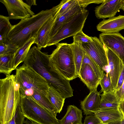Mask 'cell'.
Returning a JSON list of instances; mask_svg holds the SVG:
<instances>
[{"mask_svg": "<svg viewBox=\"0 0 124 124\" xmlns=\"http://www.w3.org/2000/svg\"><path fill=\"white\" fill-rule=\"evenodd\" d=\"M104 46L108 59L112 90L114 92L117 85L124 65L120 59L115 53L108 48Z\"/></svg>", "mask_w": 124, "mask_h": 124, "instance_id": "8fae6325", "label": "cell"}, {"mask_svg": "<svg viewBox=\"0 0 124 124\" xmlns=\"http://www.w3.org/2000/svg\"><path fill=\"white\" fill-rule=\"evenodd\" d=\"M98 31L104 33H118L124 29V15L104 19L97 26Z\"/></svg>", "mask_w": 124, "mask_h": 124, "instance_id": "5bb4252c", "label": "cell"}, {"mask_svg": "<svg viewBox=\"0 0 124 124\" xmlns=\"http://www.w3.org/2000/svg\"><path fill=\"white\" fill-rule=\"evenodd\" d=\"M16 70L15 75L21 96H31L35 92L47 97L49 86L45 78L24 63Z\"/></svg>", "mask_w": 124, "mask_h": 124, "instance_id": "277c9868", "label": "cell"}, {"mask_svg": "<svg viewBox=\"0 0 124 124\" xmlns=\"http://www.w3.org/2000/svg\"><path fill=\"white\" fill-rule=\"evenodd\" d=\"M60 9L43 25L35 37L34 44L39 49L48 46L50 33Z\"/></svg>", "mask_w": 124, "mask_h": 124, "instance_id": "4fadbf2b", "label": "cell"}, {"mask_svg": "<svg viewBox=\"0 0 124 124\" xmlns=\"http://www.w3.org/2000/svg\"><path fill=\"white\" fill-rule=\"evenodd\" d=\"M77 0H64V3L60 10L57 18L68 11L77 2Z\"/></svg>", "mask_w": 124, "mask_h": 124, "instance_id": "4dcf8cb0", "label": "cell"}, {"mask_svg": "<svg viewBox=\"0 0 124 124\" xmlns=\"http://www.w3.org/2000/svg\"><path fill=\"white\" fill-rule=\"evenodd\" d=\"M124 80V65L119 76L117 85L114 92L115 93L121 87Z\"/></svg>", "mask_w": 124, "mask_h": 124, "instance_id": "e575fe53", "label": "cell"}, {"mask_svg": "<svg viewBox=\"0 0 124 124\" xmlns=\"http://www.w3.org/2000/svg\"><path fill=\"white\" fill-rule=\"evenodd\" d=\"M90 42L79 43L85 52L95 62L101 70L109 72L108 61L104 46L99 39L92 37Z\"/></svg>", "mask_w": 124, "mask_h": 124, "instance_id": "ba28073f", "label": "cell"}, {"mask_svg": "<svg viewBox=\"0 0 124 124\" xmlns=\"http://www.w3.org/2000/svg\"><path fill=\"white\" fill-rule=\"evenodd\" d=\"M56 48L49 55L53 65L62 76L68 80L78 77L72 50L70 44H57Z\"/></svg>", "mask_w": 124, "mask_h": 124, "instance_id": "5b68a950", "label": "cell"}, {"mask_svg": "<svg viewBox=\"0 0 124 124\" xmlns=\"http://www.w3.org/2000/svg\"><path fill=\"white\" fill-rule=\"evenodd\" d=\"M61 2L50 9L42 10L31 17L21 20L13 25L7 40L18 48L32 38H35L43 25L61 8Z\"/></svg>", "mask_w": 124, "mask_h": 124, "instance_id": "7a4b0ae2", "label": "cell"}, {"mask_svg": "<svg viewBox=\"0 0 124 124\" xmlns=\"http://www.w3.org/2000/svg\"><path fill=\"white\" fill-rule=\"evenodd\" d=\"M47 97L58 113H60L62 110L65 99L57 91L50 86L48 90Z\"/></svg>", "mask_w": 124, "mask_h": 124, "instance_id": "7402d4cb", "label": "cell"}, {"mask_svg": "<svg viewBox=\"0 0 124 124\" xmlns=\"http://www.w3.org/2000/svg\"><path fill=\"white\" fill-rule=\"evenodd\" d=\"M85 64L89 65L92 68L96 75L101 79L102 78L104 73V72L101 70L95 62L85 52L81 67Z\"/></svg>", "mask_w": 124, "mask_h": 124, "instance_id": "4316f807", "label": "cell"}, {"mask_svg": "<svg viewBox=\"0 0 124 124\" xmlns=\"http://www.w3.org/2000/svg\"><path fill=\"white\" fill-rule=\"evenodd\" d=\"M93 115L97 117L104 124L121 120L124 118L119 109L99 108Z\"/></svg>", "mask_w": 124, "mask_h": 124, "instance_id": "ac0fdd59", "label": "cell"}, {"mask_svg": "<svg viewBox=\"0 0 124 124\" xmlns=\"http://www.w3.org/2000/svg\"><path fill=\"white\" fill-rule=\"evenodd\" d=\"M26 3L30 6L32 5H37L36 0H26Z\"/></svg>", "mask_w": 124, "mask_h": 124, "instance_id": "8d00e7d4", "label": "cell"}, {"mask_svg": "<svg viewBox=\"0 0 124 124\" xmlns=\"http://www.w3.org/2000/svg\"><path fill=\"white\" fill-rule=\"evenodd\" d=\"M105 0H78V3L81 7L85 9L89 4L92 3L99 4L102 3Z\"/></svg>", "mask_w": 124, "mask_h": 124, "instance_id": "d6a6232c", "label": "cell"}, {"mask_svg": "<svg viewBox=\"0 0 124 124\" xmlns=\"http://www.w3.org/2000/svg\"><path fill=\"white\" fill-rule=\"evenodd\" d=\"M121 9H122L124 11V3Z\"/></svg>", "mask_w": 124, "mask_h": 124, "instance_id": "b9f144b4", "label": "cell"}, {"mask_svg": "<svg viewBox=\"0 0 124 124\" xmlns=\"http://www.w3.org/2000/svg\"><path fill=\"white\" fill-rule=\"evenodd\" d=\"M82 112L73 105L68 106L65 116L59 120L60 124H83L82 123Z\"/></svg>", "mask_w": 124, "mask_h": 124, "instance_id": "d6986e66", "label": "cell"}, {"mask_svg": "<svg viewBox=\"0 0 124 124\" xmlns=\"http://www.w3.org/2000/svg\"><path fill=\"white\" fill-rule=\"evenodd\" d=\"M99 37L104 46L115 53L124 65V37L119 33H102L99 35Z\"/></svg>", "mask_w": 124, "mask_h": 124, "instance_id": "30bf717a", "label": "cell"}, {"mask_svg": "<svg viewBox=\"0 0 124 124\" xmlns=\"http://www.w3.org/2000/svg\"><path fill=\"white\" fill-rule=\"evenodd\" d=\"M92 37L85 34L82 31H79L73 36V42L78 43H86L91 42Z\"/></svg>", "mask_w": 124, "mask_h": 124, "instance_id": "f546056e", "label": "cell"}, {"mask_svg": "<svg viewBox=\"0 0 124 124\" xmlns=\"http://www.w3.org/2000/svg\"><path fill=\"white\" fill-rule=\"evenodd\" d=\"M23 116L38 124H60L59 120L32 96H21L19 105Z\"/></svg>", "mask_w": 124, "mask_h": 124, "instance_id": "8992f818", "label": "cell"}, {"mask_svg": "<svg viewBox=\"0 0 124 124\" xmlns=\"http://www.w3.org/2000/svg\"><path fill=\"white\" fill-rule=\"evenodd\" d=\"M79 77L90 91L97 89L101 79L91 67L87 64L81 67Z\"/></svg>", "mask_w": 124, "mask_h": 124, "instance_id": "2e32d148", "label": "cell"}, {"mask_svg": "<svg viewBox=\"0 0 124 124\" xmlns=\"http://www.w3.org/2000/svg\"><path fill=\"white\" fill-rule=\"evenodd\" d=\"M14 54L9 53L0 56V72L6 76L10 75L14 70L12 64Z\"/></svg>", "mask_w": 124, "mask_h": 124, "instance_id": "cb8c5ba5", "label": "cell"}, {"mask_svg": "<svg viewBox=\"0 0 124 124\" xmlns=\"http://www.w3.org/2000/svg\"><path fill=\"white\" fill-rule=\"evenodd\" d=\"M119 108L124 118V99L120 102Z\"/></svg>", "mask_w": 124, "mask_h": 124, "instance_id": "d590c367", "label": "cell"}, {"mask_svg": "<svg viewBox=\"0 0 124 124\" xmlns=\"http://www.w3.org/2000/svg\"><path fill=\"white\" fill-rule=\"evenodd\" d=\"M115 94L120 102L124 99V80L121 88L115 92Z\"/></svg>", "mask_w": 124, "mask_h": 124, "instance_id": "836d02e7", "label": "cell"}, {"mask_svg": "<svg viewBox=\"0 0 124 124\" xmlns=\"http://www.w3.org/2000/svg\"><path fill=\"white\" fill-rule=\"evenodd\" d=\"M100 95V93L97 89L92 90L84 99L81 101V107L84 115H93L99 109L101 99Z\"/></svg>", "mask_w": 124, "mask_h": 124, "instance_id": "9a60e30c", "label": "cell"}, {"mask_svg": "<svg viewBox=\"0 0 124 124\" xmlns=\"http://www.w3.org/2000/svg\"><path fill=\"white\" fill-rule=\"evenodd\" d=\"M101 124H103L102 123H101Z\"/></svg>", "mask_w": 124, "mask_h": 124, "instance_id": "7bdbcfd3", "label": "cell"}, {"mask_svg": "<svg viewBox=\"0 0 124 124\" xmlns=\"http://www.w3.org/2000/svg\"><path fill=\"white\" fill-rule=\"evenodd\" d=\"M77 0V2L76 4L68 11L57 19L52 30L50 36L49 40L55 35L63 24L75 15L85 9L81 7L78 0Z\"/></svg>", "mask_w": 124, "mask_h": 124, "instance_id": "e0dca14e", "label": "cell"}, {"mask_svg": "<svg viewBox=\"0 0 124 124\" xmlns=\"http://www.w3.org/2000/svg\"><path fill=\"white\" fill-rule=\"evenodd\" d=\"M8 12L10 19L21 20L28 18L34 15L31 6L22 0H0Z\"/></svg>", "mask_w": 124, "mask_h": 124, "instance_id": "9c48e42d", "label": "cell"}, {"mask_svg": "<svg viewBox=\"0 0 124 124\" xmlns=\"http://www.w3.org/2000/svg\"><path fill=\"white\" fill-rule=\"evenodd\" d=\"M24 123V124H38L32 121H30L28 119L25 120Z\"/></svg>", "mask_w": 124, "mask_h": 124, "instance_id": "ab89813d", "label": "cell"}, {"mask_svg": "<svg viewBox=\"0 0 124 124\" xmlns=\"http://www.w3.org/2000/svg\"><path fill=\"white\" fill-rule=\"evenodd\" d=\"M20 88L15 75L0 79V124H6L15 115L21 100Z\"/></svg>", "mask_w": 124, "mask_h": 124, "instance_id": "3957f363", "label": "cell"}, {"mask_svg": "<svg viewBox=\"0 0 124 124\" xmlns=\"http://www.w3.org/2000/svg\"><path fill=\"white\" fill-rule=\"evenodd\" d=\"M88 13V11L85 9L63 24L55 35L49 40L48 46L57 45L61 40L73 36L82 31Z\"/></svg>", "mask_w": 124, "mask_h": 124, "instance_id": "52a82bcc", "label": "cell"}, {"mask_svg": "<svg viewBox=\"0 0 124 124\" xmlns=\"http://www.w3.org/2000/svg\"><path fill=\"white\" fill-rule=\"evenodd\" d=\"M35 38H32L23 45L18 48L14 54L13 59V68L16 70L21 63L24 62L32 45L34 44Z\"/></svg>", "mask_w": 124, "mask_h": 124, "instance_id": "ffe728a7", "label": "cell"}, {"mask_svg": "<svg viewBox=\"0 0 124 124\" xmlns=\"http://www.w3.org/2000/svg\"><path fill=\"white\" fill-rule=\"evenodd\" d=\"M101 96L100 108L119 109V106L120 102L118 100L114 92L111 91L103 93Z\"/></svg>", "mask_w": 124, "mask_h": 124, "instance_id": "44dd1931", "label": "cell"}, {"mask_svg": "<svg viewBox=\"0 0 124 124\" xmlns=\"http://www.w3.org/2000/svg\"><path fill=\"white\" fill-rule=\"evenodd\" d=\"M8 16L0 15V43L5 42L13 25L10 23Z\"/></svg>", "mask_w": 124, "mask_h": 124, "instance_id": "d4e9b609", "label": "cell"}, {"mask_svg": "<svg viewBox=\"0 0 124 124\" xmlns=\"http://www.w3.org/2000/svg\"><path fill=\"white\" fill-rule=\"evenodd\" d=\"M101 122L100 120L93 115H86L83 124H101Z\"/></svg>", "mask_w": 124, "mask_h": 124, "instance_id": "1f68e13d", "label": "cell"}, {"mask_svg": "<svg viewBox=\"0 0 124 124\" xmlns=\"http://www.w3.org/2000/svg\"><path fill=\"white\" fill-rule=\"evenodd\" d=\"M70 45L73 53L76 74L78 77H79L80 71L85 52L79 43L73 42L70 44Z\"/></svg>", "mask_w": 124, "mask_h": 124, "instance_id": "603a6c76", "label": "cell"}, {"mask_svg": "<svg viewBox=\"0 0 124 124\" xmlns=\"http://www.w3.org/2000/svg\"><path fill=\"white\" fill-rule=\"evenodd\" d=\"M121 120H117L110 122L105 124H121Z\"/></svg>", "mask_w": 124, "mask_h": 124, "instance_id": "f35d334b", "label": "cell"}, {"mask_svg": "<svg viewBox=\"0 0 124 124\" xmlns=\"http://www.w3.org/2000/svg\"><path fill=\"white\" fill-rule=\"evenodd\" d=\"M100 85L101 88V91L103 93L112 91L109 72L106 74L104 73L103 77L101 79Z\"/></svg>", "mask_w": 124, "mask_h": 124, "instance_id": "83f0119b", "label": "cell"}, {"mask_svg": "<svg viewBox=\"0 0 124 124\" xmlns=\"http://www.w3.org/2000/svg\"><path fill=\"white\" fill-rule=\"evenodd\" d=\"M121 124H124V118L121 120Z\"/></svg>", "mask_w": 124, "mask_h": 124, "instance_id": "60d3db41", "label": "cell"}, {"mask_svg": "<svg viewBox=\"0 0 124 124\" xmlns=\"http://www.w3.org/2000/svg\"><path fill=\"white\" fill-rule=\"evenodd\" d=\"M124 0H105L95 8V14L98 19L110 18L115 16L121 9Z\"/></svg>", "mask_w": 124, "mask_h": 124, "instance_id": "7c38bea8", "label": "cell"}, {"mask_svg": "<svg viewBox=\"0 0 124 124\" xmlns=\"http://www.w3.org/2000/svg\"><path fill=\"white\" fill-rule=\"evenodd\" d=\"M6 124H16L15 115L11 120L7 123Z\"/></svg>", "mask_w": 124, "mask_h": 124, "instance_id": "74e56055", "label": "cell"}, {"mask_svg": "<svg viewBox=\"0 0 124 124\" xmlns=\"http://www.w3.org/2000/svg\"><path fill=\"white\" fill-rule=\"evenodd\" d=\"M24 64L28 65L45 78L50 86L57 91L64 98L73 95L70 80L62 76L54 68L49 55L43 52L35 46L30 48Z\"/></svg>", "mask_w": 124, "mask_h": 124, "instance_id": "6da1fadb", "label": "cell"}, {"mask_svg": "<svg viewBox=\"0 0 124 124\" xmlns=\"http://www.w3.org/2000/svg\"><path fill=\"white\" fill-rule=\"evenodd\" d=\"M18 48L9 43L7 40L0 43V56L9 53L14 54Z\"/></svg>", "mask_w": 124, "mask_h": 124, "instance_id": "f1b7e54d", "label": "cell"}, {"mask_svg": "<svg viewBox=\"0 0 124 124\" xmlns=\"http://www.w3.org/2000/svg\"><path fill=\"white\" fill-rule=\"evenodd\" d=\"M38 102L56 116L57 111L54 107L47 98L34 92L31 96Z\"/></svg>", "mask_w": 124, "mask_h": 124, "instance_id": "484cf974", "label": "cell"}]
</instances>
